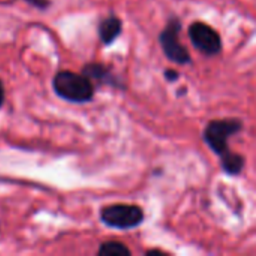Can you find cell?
Listing matches in <instances>:
<instances>
[{
  "instance_id": "cell-8",
  "label": "cell",
  "mask_w": 256,
  "mask_h": 256,
  "mask_svg": "<svg viewBox=\"0 0 256 256\" xmlns=\"http://www.w3.org/2000/svg\"><path fill=\"white\" fill-rule=\"evenodd\" d=\"M82 74H84L87 78H90V80H98V81H104V82H111V74H110V70H108L105 66L98 64V63H96V64L92 63V64L86 66L84 70H82Z\"/></svg>"
},
{
  "instance_id": "cell-10",
  "label": "cell",
  "mask_w": 256,
  "mask_h": 256,
  "mask_svg": "<svg viewBox=\"0 0 256 256\" xmlns=\"http://www.w3.org/2000/svg\"><path fill=\"white\" fill-rule=\"evenodd\" d=\"M26 2L39 9H46L50 6V0H26Z\"/></svg>"
},
{
  "instance_id": "cell-1",
  "label": "cell",
  "mask_w": 256,
  "mask_h": 256,
  "mask_svg": "<svg viewBox=\"0 0 256 256\" xmlns=\"http://www.w3.org/2000/svg\"><path fill=\"white\" fill-rule=\"evenodd\" d=\"M52 87L56 93L69 102L74 104H82V102H90L94 96V87L84 74H75L70 70H62L56 74Z\"/></svg>"
},
{
  "instance_id": "cell-7",
  "label": "cell",
  "mask_w": 256,
  "mask_h": 256,
  "mask_svg": "<svg viewBox=\"0 0 256 256\" xmlns=\"http://www.w3.org/2000/svg\"><path fill=\"white\" fill-rule=\"evenodd\" d=\"M244 166V159L236 153H225L222 154V168L232 176H237Z\"/></svg>"
},
{
  "instance_id": "cell-12",
  "label": "cell",
  "mask_w": 256,
  "mask_h": 256,
  "mask_svg": "<svg viewBox=\"0 0 256 256\" xmlns=\"http://www.w3.org/2000/svg\"><path fill=\"white\" fill-rule=\"evenodd\" d=\"M166 76H168V80L176 81V80H177V72H171V70H168V72H166Z\"/></svg>"
},
{
  "instance_id": "cell-2",
  "label": "cell",
  "mask_w": 256,
  "mask_h": 256,
  "mask_svg": "<svg viewBox=\"0 0 256 256\" xmlns=\"http://www.w3.org/2000/svg\"><path fill=\"white\" fill-rule=\"evenodd\" d=\"M100 219L110 228L132 230V228H136L142 224L144 213L136 206L118 204V206L105 207L100 213Z\"/></svg>"
},
{
  "instance_id": "cell-6",
  "label": "cell",
  "mask_w": 256,
  "mask_h": 256,
  "mask_svg": "<svg viewBox=\"0 0 256 256\" xmlns=\"http://www.w3.org/2000/svg\"><path fill=\"white\" fill-rule=\"evenodd\" d=\"M122 33V21L117 16L104 20L99 26V36L105 45H111Z\"/></svg>"
},
{
  "instance_id": "cell-11",
  "label": "cell",
  "mask_w": 256,
  "mask_h": 256,
  "mask_svg": "<svg viewBox=\"0 0 256 256\" xmlns=\"http://www.w3.org/2000/svg\"><path fill=\"white\" fill-rule=\"evenodd\" d=\"M3 102H4V86L0 81V108L3 106Z\"/></svg>"
},
{
  "instance_id": "cell-9",
  "label": "cell",
  "mask_w": 256,
  "mask_h": 256,
  "mask_svg": "<svg viewBox=\"0 0 256 256\" xmlns=\"http://www.w3.org/2000/svg\"><path fill=\"white\" fill-rule=\"evenodd\" d=\"M99 255L102 256H129L130 255V250L122 244V243H116V242H111V243H105L100 246L99 249Z\"/></svg>"
},
{
  "instance_id": "cell-3",
  "label": "cell",
  "mask_w": 256,
  "mask_h": 256,
  "mask_svg": "<svg viewBox=\"0 0 256 256\" xmlns=\"http://www.w3.org/2000/svg\"><path fill=\"white\" fill-rule=\"evenodd\" d=\"M242 130V123L234 120H220V122H212L206 129V141L207 144L218 153L225 154L228 153V140L234 134Z\"/></svg>"
},
{
  "instance_id": "cell-4",
  "label": "cell",
  "mask_w": 256,
  "mask_h": 256,
  "mask_svg": "<svg viewBox=\"0 0 256 256\" xmlns=\"http://www.w3.org/2000/svg\"><path fill=\"white\" fill-rule=\"evenodd\" d=\"M182 24L177 20H172L168 27L160 34V45L166 54V57L178 64H186L190 62V56L188 50L178 42V33H180Z\"/></svg>"
},
{
  "instance_id": "cell-5",
  "label": "cell",
  "mask_w": 256,
  "mask_h": 256,
  "mask_svg": "<svg viewBox=\"0 0 256 256\" xmlns=\"http://www.w3.org/2000/svg\"><path fill=\"white\" fill-rule=\"evenodd\" d=\"M189 36L194 45L208 56H216L222 50V40L219 33L204 22H195L189 28Z\"/></svg>"
}]
</instances>
